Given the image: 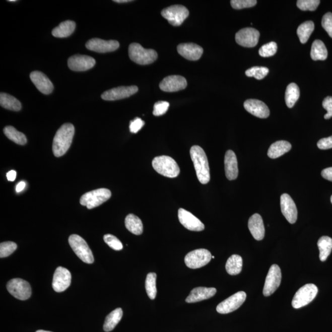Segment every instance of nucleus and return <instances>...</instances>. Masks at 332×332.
<instances>
[{
    "mask_svg": "<svg viewBox=\"0 0 332 332\" xmlns=\"http://www.w3.org/2000/svg\"><path fill=\"white\" fill-rule=\"evenodd\" d=\"M72 275L65 268L58 267L54 273L52 281V288L54 291L62 292L65 291L71 286Z\"/></svg>",
    "mask_w": 332,
    "mask_h": 332,
    "instance_id": "obj_14",
    "label": "nucleus"
},
{
    "mask_svg": "<svg viewBox=\"0 0 332 332\" xmlns=\"http://www.w3.org/2000/svg\"><path fill=\"white\" fill-rule=\"evenodd\" d=\"M8 2H16V0H8Z\"/></svg>",
    "mask_w": 332,
    "mask_h": 332,
    "instance_id": "obj_55",
    "label": "nucleus"
},
{
    "mask_svg": "<svg viewBox=\"0 0 332 332\" xmlns=\"http://www.w3.org/2000/svg\"><path fill=\"white\" fill-rule=\"evenodd\" d=\"M86 48L99 53H106L116 51L119 47L118 41L104 40L100 38H93L86 44Z\"/></svg>",
    "mask_w": 332,
    "mask_h": 332,
    "instance_id": "obj_16",
    "label": "nucleus"
},
{
    "mask_svg": "<svg viewBox=\"0 0 332 332\" xmlns=\"http://www.w3.org/2000/svg\"><path fill=\"white\" fill-rule=\"evenodd\" d=\"M244 107L245 110L253 116L259 118H267L270 115V110L267 105L260 100L249 99L245 101Z\"/></svg>",
    "mask_w": 332,
    "mask_h": 332,
    "instance_id": "obj_21",
    "label": "nucleus"
},
{
    "mask_svg": "<svg viewBox=\"0 0 332 332\" xmlns=\"http://www.w3.org/2000/svg\"><path fill=\"white\" fill-rule=\"evenodd\" d=\"M212 259L211 253L207 249H200L191 251L185 256V263L191 269L206 266Z\"/></svg>",
    "mask_w": 332,
    "mask_h": 332,
    "instance_id": "obj_10",
    "label": "nucleus"
},
{
    "mask_svg": "<svg viewBox=\"0 0 332 332\" xmlns=\"http://www.w3.org/2000/svg\"><path fill=\"white\" fill-rule=\"evenodd\" d=\"M323 178L332 182V167L323 169L321 172Z\"/></svg>",
    "mask_w": 332,
    "mask_h": 332,
    "instance_id": "obj_50",
    "label": "nucleus"
},
{
    "mask_svg": "<svg viewBox=\"0 0 332 332\" xmlns=\"http://www.w3.org/2000/svg\"><path fill=\"white\" fill-rule=\"evenodd\" d=\"M114 2L118 3V4H124V3L131 2L130 0H114Z\"/></svg>",
    "mask_w": 332,
    "mask_h": 332,
    "instance_id": "obj_53",
    "label": "nucleus"
},
{
    "mask_svg": "<svg viewBox=\"0 0 332 332\" xmlns=\"http://www.w3.org/2000/svg\"><path fill=\"white\" fill-rule=\"evenodd\" d=\"M26 183L25 182H23V181H22V182H19L18 185L16 186V190L17 192H20L22 190H24V189L25 188V187H26Z\"/></svg>",
    "mask_w": 332,
    "mask_h": 332,
    "instance_id": "obj_52",
    "label": "nucleus"
},
{
    "mask_svg": "<svg viewBox=\"0 0 332 332\" xmlns=\"http://www.w3.org/2000/svg\"><path fill=\"white\" fill-rule=\"evenodd\" d=\"M259 32L253 28H245L237 32L235 36L236 43L245 47H253L258 43Z\"/></svg>",
    "mask_w": 332,
    "mask_h": 332,
    "instance_id": "obj_13",
    "label": "nucleus"
},
{
    "mask_svg": "<svg viewBox=\"0 0 332 332\" xmlns=\"http://www.w3.org/2000/svg\"><path fill=\"white\" fill-rule=\"evenodd\" d=\"M17 173L14 170L10 171L9 172H8L7 175L8 180L10 181V182H13L15 181L16 178Z\"/></svg>",
    "mask_w": 332,
    "mask_h": 332,
    "instance_id": "obj_51",
    "label": "nucleus"
},
{
    "mask_svg": "<svg viewBox=\"0 0 332 332\" xmlns=\"http://www.w3.org/2000/svg\"><path fill=\"white\" fill-rule=\"evenodd\" d=\"M145 125V122L141 118H136L130 122L129 129L131 132L136 134Z\"/></svg>",
    "mask_w": 332,
    "mask_h": 332,
    "instance_id": "obj_47",
    "label": "nucleus"
},
{
    "mask_svg": "<svg viewBox=\"0 0 332 332\" xmlns=\"http://www.w3.org/2000/svg\"><path fill=\"white\" fill-rule=\"evenodd\" d=\"M104 240L105 243L114 250H121L123 248L121 242L112 234H105Z\"/></svg>",
    "mask_w": 332,
    "mask_h": 332,
    "instance_id": "obj_43",
    "label": "nucleus"
},
{
    "mask_svg": "<svg viewBox=\"0 0 332 332\" xmlns=\"http://www.w3.org/2000/svg\"><path fill=\"white\" fill-rule=\"evenodd\" d=\"M238 160L232 150H228L225 156L226 177L229 180L236 179L238 176Z\"/></svg>",
    "mask_w": 332,
    "mask_h": 332,
    "instance_id": "obj_24",
    "label": "nucleus"
},
{
    "mask_svg": "<svg viewBox=\"0 0 332 332\" xmlns=\"http://www.w3.org/2000/svg\"><path fill=\"white\" fill-rule=\"evenodd\" d=\"M76 27L75 22L72 21H67L61 22L59 26L54 28L52 31V34L57 38H66L71 36L74 33Z\"/></svg>",
    "mask_w": 332,
    "mask_h": 332,
    "instance_id": "obj_28",
    "label": "nucleus"
},
{
    "mask_svg": "<svg viewBox=\"0 0 332 332\" xmlns=\"http://www.w3.org/2000/svg\"><path fill=\"white\" fill-rule=\"evenodd\" d=\"M292 149L291 144L289 142L280 141L275 142L269 148L268 156L270 158L276 159L289 152Z\"/></svg>",
    "mask_w": 332,
    "mask_h": 332,
    "instance_id": "obj_27",
    "label": "nucleus"
},
{
    "mask_svg": "<svg viewBox=\"0 0 332 332\" xmlns=\"http://www.w3.org/2000/svg\"><path fill=\"white\" fill-rule=\"evenodd\" d=\"M36 332H52V331H45V330H37Z\"/></svg>",
    "mask_w": 332,
    "mask_h": 332,
    "instance_id": "obj_54",
    "label": "nucleus"
},
{
    "mask_svg": "<svg viewBox=\"0 0 332 332\" xmlns=\"http://www.w3.org/2000/svg\"><path fill=\"white\" fill-rule=\"evenodd\" d=\"M69 242L75 254L86 263H94V258L93 252L89 248L87 242L82 237L77 234H72L69 237Z\"/></svg>",
    "mask_w": 332,
    "mask_h": 332,
    "instance_id": "obj_5",
    "label": "nucleus"
},
{
    "mask_svg": "<svg viewBox=\"0 0 332 332\" xmlns=\"http://www.w3.org/2000/svg\"><path fill=\"white\" fill-rule=\"evenodd\" d=\"M246 297L245 292H237L220 303L217 307V311L220 314H228L236 311L244 303Z\"/></svg>",
    "mask_w": 332,
    "mask_h": 332,
    "instance_id": "obj_12",
    "label": "nucleus"
},
{
    "mask_svg": "<svg viewBox=\"0 0 332 332\" xmlns=\"http://www.w3.org/2000/svg\"><path fill=\"white\" fill-rule=\"evenodd\" d=\"M138 90L139 89L136 86H120L104 92L102 94L101 97L105 100L113 101V100L127 98L138 93Z\"/></svg>",
    "mask_w": 332,
    "mask_h": 332,
    "instance_id": "obj_15",
    "label": "nucleus"
},
{
    "mask_svg": "<svg viewBox=\"0 0 332 332\" xmlns=\"http://www.w3.org/2000/svg\"><path fill=\"white\" fill-rule=\"evenodd\" d=\"M328 52L324 43L319 40H315L312 44L311 57L312 60H325L327 58Z\"/></svg>",
    "mask_w": 332,
    "mask_h": 332,
    "instance_id": "obj_30",
    "label": "nucleus"
},
{
    "mask_svg": "<svg viewBox=\"0 0 332 332\" xmlns=\"http://www.w3.org/2000/svg\"><path fill=\"white\" fill-rule=\"evenodd\" d=\"M281 208L282 213L287 221L294 224L297 220L298 211L294 200L288 194L281 195Z\"/></svg>",
    "mask_w": 332,
    "mask_h": 332,
    "instance_id": "obj_20",
    "label": "nucleus"
},
{
    "mask_svg": "<svg viewBox=\"0 0 332 332\" xmlns=\"http://www.w3.org/2000/svg\"><path fill=\"white\" fill-rule=\"evenodd\" d=\"M278 50V45L275 42L264 44L259 49V55L263 57H269L275 55Z\"/></svg>",
    "mask_w": 332,
    "mask_h": 332,
    "instance_id": "obj_40",
    "label": "nucleus"
},
{
    "mask_svg": "<svg viewBox=\"0 0 332 332\" xmlns=\"http://www.w3.org/2000/svg\"><path fill=\"white\" fill-rule=\"evenodd\" d=\"M111 196V192L108 189H95L84 194L80 198V204L89 209H92L107 202Z\"/></svg>",
    "mask_w": 332,
    "mask_h": 332,
    "instance_id": "obj_6",
    "label": "nucleus"
},
{
    "mask_svg": "<svg viewBox=\"0 0 332 332\" xmlns=\"http://www.w3.org/2000/svg\"><path fill=\"white\" fill-rule=\"evenodd\" d=\"M96 60L88 55H75L69 58L68 66L73 71L83 72L93 68Z\"/></svg>",
    "mask_w": 332,
    "mask_h": 332,
    "instance_id": "obj_18",
    "label": "nucleus"
},
{
    "mask_svg": "<svg viewBox=\"0 0 332 332\" xmlns=\"http://www.w3.org/2000/svg\"><path fill=\"white\" fill-rule=\"evenodd\" d=\"M323 108L327 110V113L324 115L326 119H330L332 117V97L328 96L323 100L322 102Z\"/></svg>",
    "mask_w": 332,
    "mask_h": 332,
    "instance_id": "obj_48",
    "label": "nucleus"
},
{
    "mask_svg": "<svg viewBox=\"0 0 332 332\" xmlns=\"http://www.w3.org/2000/svg\"><path fill=\"white\" fill-rule=\"evenodd\" d=\"M314 30V24L312 21H306L301 24L297 29V35L301 43L305 44L309 40Z\"/></svg>",
    "mask_w": 332,
    "mask_h": 332,
    "instance_id": "obj_36",
    "label": "nucleus"
},
{
    "mask_svg": "<svg viewBox=\"0 0 332 332\" xmlns=\"http://www.w3.org/2000/svg\"><path fill=\"white\" fill-rule=\"evenodd\" d=\"M190 156L198 180L202 184H207L210 181L211 175L208 160L205 151L200 146H192L190 149Z\"/></svg>",
    "mask_w": 332,
    "mask_h": 332,
    "instance_id": "obj_2",
    "label": "nucleus"
},
{
    "mask_svg": "<svg viewBox=\"0 0 332 332\" xmlns=\"http://www.w3.org/2000/svg\"><path fill=\"white\" fill-rule=\"evenodd\" d=\"M231 7L235 10H242L254 7L257 1L256 0H231Z\"/></svg>",
    "mask_w": 332,
    "mask_h": 332,
    "instance_id": "obj_44",
    "label": "nucleus"
},
{
    "mask_svg": "<svg viewBox=\"0 0 332 332\" xmlns=\"http://www.w3.org/2000/svg\"><path fill=\"white\" fill-rule=\"evenodd\" d=\"M226 270L230 275H237L241 272L242 269V258L238 255H233L228 259L226 263Z\"/></svg>",
    "mask_w": 332,
    "mask_h": 332,
    "instance_id": "obj_34",
    "label": "nucleus"
},
{
    "mask_svg": "<svg viewBox=\"0 0 332 332\" xmlns=\"http://www.w3.org/2000/svg\"><path fill=\"white\" fill-rule=\"evenodd\" d=\"M18 248L14 242H4L0 244V257L5 258L12 254Z\"/></svg>",
    "mask_w": 332,
    "mask_h": 332,
    "instance_id": "obj_41",
    "label": "nucleus"
},
{
    "mask_svg": "<svg viewBox=\"0 0 332 332\" xmlns=\"http://www.w3.org/2000/svg\"><path fill=\"white\" fill-rule=\"evenodd\" d=\"M178 217L181 224L188 230L202 231L205 230V226L201 220L185 209H179Z\"/></svg>",
    "mask_w": 332,
    "mask_h": 332,
    "instance_id": "obj_17",
    "label": "nucleus"
},
{
    "mask_svg": "<svg viewBox=\"0 0 332 332\" xmlns=\"http://www.w3.org/2000/svg\"><path fill=\"white\" fill-rule=\"evenodd\" d=\"M178 54L189 60H199L203 54L202 47L194 43H182L177 46Z\"/></svg>",
    "mask_w": 332,
    "mask_h": 332,
    "instance_id": "obj_22",
    "label": "nucleus"
},
{
    "mask_svg": "<svg viewBox=\"0 0 332 332\" xmlns=\"http://www.w3.org/2000/svg\"><path fill=\"white\" fill-rule=\"evenodd\" d=\"M269 73V69L264 67H253L245 71V75L248 77H254L256 80H260Z\"/></svg>",
    "mask_w": 332,
    "mask_h": 332,
    "instance_id": "obj_39",
    "label": "nucleus"
},
{
    "mask_svg": "<svg viewBox=\"0 0 332 332\" xmlns=\"http://www.w3.org/2000/svg\"><path fill=\"white\" fill-rule=\"evenodd\" d=\"M153 169L159 174L169 178L177 177L180 170L176 161L168 156H160L153 159Z\"/></svg>",
    "mask_w": 332,
    "mask_h": 332,
    "instance_id": "obj_3",
    "label": "nucleus"
},
{
    "mask_svg": "<svg viewBox=\"0 0 332 332\" xmlns=\"http://www.w3.org/2000/svg\"><path fill=\"white\" fill-rule=\"evenodd\" d=\"M322 26L332 38V13H327L323 16Z\"/></svg>",
    "mask_w": 332,
    "mask_h": 332,
    "instance_id": "obj_46",
    "label": "nucleus"
},
{
    "mask_svg": "<svg viewBox=\"0 0 332 332\" xmlns=\"http://www.w3.org/2000/svg\"><path fill=\"white\" fill-rule=\"evenodd\" d=\"M122 314H123V312H122V309L119 308H116L110 312L106 317L105 320L104 324V331L107 332L112 331L118 325L120 320H121Z\"/></svg>",
    "mask_w": 332,
    "mask_h": 332,
    "instance_id": "obj_31",
    "label": "nucleus"
},
{
    "mask_svg": "<svg viewBox=\"0 0 332 332\" xmlns=\"http://www.w3.org/2000/svg\"><path fill=\"white\" fill-rule=\"evenodd\" d=\"M330 201H331V203L332 204V195H331V198H330Z\"/></svg>",
    "mask_w": 332,
    "mask_h": 332,
    "instance_id": "obj_56",
    "label": "nucleus"
},
{
    "mask_svg": "<svg viewBox=\"0 0 332 332\" xmlns=\"http://www.w3.org/2000/svg\"><path fill=\"white\" fill-rule=\"evenodd\" d=\"M187 82L185 78L179 75H171L164 78L160 84L162 91L167 93H173L185 89Z\"/></svg>",
    "mask_w": 332,
    "mask_h": 332,
    "instance_id": "obj_19",
    "label": "nucleus"
},
{
    "mask_svg": "<svg viewBox=\"0 0 332 332\" xmlns=\"http://www.w3.org/2000/svg\"><path fill=\"white\" fill-rule=\"evenodd\" d=\"M30 77L36 88L41 93L49 94L52 93L53 89H54V86H53L51 80L47 77L46 75L41 72L34 71L30 74Z\"/></svg>",
    "mask_w": 332,
    "mask_h": 332,
    "instance_id": "obj_23",
    "label": "nucleus"
},
{
    "mask_svg": "<svg viewBox=\"0 0 332 332\" xmlns=\"http://www.w3.org/2000/svg\"><path fill=\"white\" fill-rule=\"evenodd\" d=\"M0 104L6 109L18 111L21 110V103L11 95L2 93L0 94Z\"/></svg>",
    "mask_w": 332,
    "mask_h": 332,
    "instance_id": "obj_32",
    "label": "nucleus"
},
{
    "mask_svg": "<svg viewBox=\"0 0 332 332\" xmlns=\"http://www.w3.org/2000/svg\"><path fill=\"white\" fill-rule=\"evenodd\" d=\"M212 258H215V256H212Z\"/></svg>",
    "mask_w": 332,
    "mask_h": 332,
    "instance_id": "obj_57",
    "label": "nucleus"
},
{
    "mask_svg": "<svg viewBox=\"0 0 332 332\" xmlns=\"http://www.w3.org/2000/svg\"><path fill=\"white\" fill-rule=\"evenodd\" d=\"M317 147L320 150L332 149V136L327 138L320 139L317 142Z\"/></svg>",
    "mask_w": 332,
    "mask_h": 332,
    "instance_id": "obj_49",
    "label": "nucleus"
},
{
    "mask_svg": "<svg viewBox=\"0 0 332 332\" xmlns=\"http://www.w3.org/2000/svg\"><path fill=\"white\" fill-rule=\"evenodd\" d=\"M318 293V289L313 284H308L301 287L296 292L292 301V305L295 309H299L310 303Z\"/></svg>",
    "mask_w": 332,
    "mask_h": 332,
    "instance_id": "obj_7",
    "label": "nucleus"
},
{
    "mask_svg": "<svg viewBox=\"0 0 332 332\" xmlns=\"http://www.w3.org/2000/svg\"><path fill=\"white\" fill-rule=\"evenodd\" d=\"M169 103L166 101H158L155 103L153 114L156 116L163 115L168 110Z\"/></svg>",
    "mask_w": 332,
    "mask_h": 332,
    "instance_id": "obj_45",
    "label": "nucleus"
},
{
    "mask_svg": "<svg viewBox=\"0 0 332 332\" xmlns=\"http://www.w3.org/2000/svg\"><path fill=\"white\" fill-rule=\"evenodd\" d=\"M300 89L297 84L292 83L287 86L285 95V100L287 107L292 108L299 99Z\"/></svg>",
    "mask_w": 332,
    "mask_h": 332,
    "instance_id": "obj_35",
    "label": "nucleus"
},
{
    "mask_svg": "<svg viewBox=\"0 0 332 332\" xmlns=\"http://www.w3.org/2000/svg\"><path fill=\"white\" fill-rule=\"evenodd\" d=\"M125 227L128 230L136 235H141L143 233V223L138 216L129 214L125 219Z\"/></svg>",
    "mask_w": 332,
    "mask_h": 332,
    "instance_id": "obj_29",
    "label": "nucleus"
},
{
    "mask_svg": "<svg viewBox=\"0 0 332 332\" xmlns=\"http://www.w3.org/2000/svg\"><path fill=\"white\" fill-rule=\"evenodd\" d=\"M319 249L320 261H325L330 255L332 250V239L328 236H322L317 242Z\"/></svg>",
    "mask_w": 332,
    "mask_h": 332,
    "instance_id": "obj_33",
    "label": "nucleus"
},
{
    "mask_svg": "<svg viewBox=\"0 0 332 332\" xmlns=\"http://www.w3.org/2000/svg\"><path fill=\"white\" fill-rule=\"evenodd\" d=\"M7 290L17 299L26 300L31 297L32 288L27 281L22 279H13L7 284Z\"/></svg>",
    "mask_w": 332,
    "mask_h": 332,
    "instance_id": "obj_9",
    "label": "nucleus"
},
{
    "mask_svg": "<svg viewBox=\"0 0 332 332\" xmlns=\"http://www.w3.org/2000/svg\"><path fill=\"white\" fill-rule=\"evenodd\" d=\"M161 15L172 26L178 27L188 18L189 11L182 5H173L162 11Z\"/></svg>",
    "mask_w": 332,
    "mask_h": 332,
    "instance_id": "obj_8",
    "label": "nucleus"
},
{
    "mask_svg": "<svg viewBox=\"0 0 332 332\" xmlns=\"http://www.w3.org/2000/svg\"><path fill=\"white\" fill-rule=\"evenodd\" d=\"M156 276L155 273L148 274L146 281V289L148 296L151 300H154L157 294L156 289Z\"/></svg>",
    "mask_w": 332,
    "mask_h": 332,
    "instance_id": "obj_38",
    "label": "nucleus"
},
{
    "mask_svg": "<svg viewBox=\"0 0 332 332\" xmlns=\"http://www.w3.org/2000/svg\"><path fill=\"white\" fill-rule=\"evenodd\" d=\"M129 55L133 62L139 65H149L158 58L157 52L155 50L145 49L140 44L136 43L130 44Z\"/></svg>",
    "mask_w": 332,
    "mask_h": 332,
    "instance_id": "obj_4",
    "label": "nucleus"
},
{
    "mask_svg": "<svg viewBox=\"0 0 332 332\" xmlns=\"http://www.w3.org/2000/svg\"><path fill=\"white\" fill-rule=\"evenodd\" d=\"M248 227L255 239L261 241L264 238L265 229L260 215L255 214L251 216L248 222Z\"/></svg>",
    "mask_w": 332,
    "mask_h": 332,
    "instance_id": "obj_26",
    "label": "nucleus"
},
{
    "mask_svg": "<svg viewBox=\"0 0 332 332\" xmlns=\"http://www.w3.org/2000/svg\"><path fill=\"white\" fill-rule=\"evenodd\" d=\"M282 275L280 267L278 264H273L270 267L265 280L263 288V295L265 297L272 295L280 287L281 283Z\"/></svg>",
    "mask_w": 332,
    "mask_h": 332,
    "instance_id": "obj_11",
    "label": "nucleus"
},
{
    "mask_svg": "<svg viewBox=\"0 0 332 332\" xmlns=\"http://www.w3.org/2000/svg\"><path fill=\"white\" fill-rule=\"evenodd\" d=\"M320 3L319 0H298L297 5L301 10L314 11L316 10Z\"/></svg>",
    "mask_w": 332,
    "mask_h": 332,
    "instance_id": "obj_42",
    "label": "nucleus"
},
{
    "mask_svg": "<svg viewBox=\"0 0 332 332\" xmlns=\"http://www.w3.org/2000/svg\"><path fill=\"white\" fill-rule=\"evenodd\" d=\"M217 292L216 289L208 288V287H200L192 289L188 297L186 298V302L188 303H196L205 300L209 299Z\"/></svg>",
    "mask_w": 332,
    "mask_h": 332,
    "instance_id": "obj_25",
    "label": "nucleus"
},
{
    "mask_svg": "<svg viewBox=\"0 0 332 332\" xmlns=\"http://www.w3.org/2000/svg\"><path fill=\"white\" fill-rule=\"evenodd\" d=\"M4 131L5 136L16 144L21 146H24L27 144L26 136L23 133L19 132L15 127L8 125L4 128Z\"/></svg>",
    "mask_w": 332,
    "mask_h": 332,
    "instance_id": "obj_37",
    "label": "nucleus"
},
{
    "mask_svg": "<svg viewBox=\"0 0 332 332\" xmlns=\"http://www.w3.org/2000/svg\"><path fill=\"white\" fill-rule=\"evenodd\" d=\"M75 135V127L71 123L64 124L57 131L53 141L52 151L55 157L65 155L71 147Z\"/></svg>",
    "mask_w": 332,
    "mask_h": 332,
    "instance_id": "obj_1",
    "label": "nucleus"
}]
</instances>
